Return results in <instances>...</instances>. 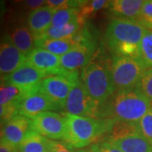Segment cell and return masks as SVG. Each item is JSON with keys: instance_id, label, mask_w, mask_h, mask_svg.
Wrapping results in <instances>:
<instances>
[{"instance_id": "1", "label": "cell", "mask_w": 152, "mask_h": 152, "mask_svg": "<svg viewBox=\"0 0 152 152\" xmlns=\"http://www.w3.org/2000/svg\"><path fill=\"white\" fill-rule=\"evenodd\" d=\"M80 80L89 96L99 106L106 103L116 92L112 62L101 50L82 69Z\"/></svg>"}, {"instance_id": "2", "label": "cell", "mask_w": 152, "mask_h": 152, "mask_svg": "<svg viewBox=\"0 0 152 152\" xmlns=\"http://www.w3.org/2000/svg\"><path fill=\"white\" fill-rule=\"evenodd\" d=\"M151 107V102L136 89L116 91L106 103L101 106V118L136 124Z\"/></svg>"}, {"instance_id": "3", "label": "cell", "mask_w": 152, "mask_h": 152, "mask_svg": "<svg viewBox=\"0 0 152 152\" xmlns=\"http://www.w3.org/2000/svg\"><path fill=\"white\" fill-rule=\"evenodd\" d=\"M65 121V134L64 141L74 149H81L92 145L105 134H109L117 121L95 118L64 113Z\"/></svg>"}, {"instance_id": "4", "label": "cell", "mask_w": 152, "mask_h": 152, "mask_svg": "<svg viewBox=\"0 0 152 152\" xmlns=\"http://www.w3.org/2000/svg\"><path fill=\"white\" fill-rule=\"evenodd\" d=\"M145 31L137 20L113 18L108 23L105 39L113 55L137 58Z\"/></svg>"}, {"instance_id": "5", "label": "cell", "mask_w": 152, "mask_h": 152, "mask_svg": "<svg viewBox=\"0 0 152 152\" xmlns=\"http://www.w3.org/2000/svg\"><path fill=\"white\" fill-rule=\"evenodd\" d=\"M145 70L137 58L113 55L112 72L117 91L135 89Z\"/></svg>"}, {"instance_id": "6", "label": "cell", "mask_w": 152, "mask_h": 152, "mask_svg": "<svg viewBox=\"0 0 152 152\" xmlns=\"http://www.w3.org/2000/svg\"><path fill=\"white\" fill-rule=\"evenodd\" d=\"M136 124L117 122L107 141L123 152H152V145L139 134Z\"/></svg>"}, {"instance_id": "7", "label": "cell", "mask_w": 152, "mask_h": 152, "mask_svg": "<svg viewBox=\"0 0 152 152\" xmlns=\"http://www.w3.org/2000/svg\"><path fill=\"white\" fill-rule=\"evenodd\" d=\"M64 110L67 113L75 116L101 118V106L96 103L89 96L80 77L76 79Z\"/></svg>"}, {"instance_id": "8", "label": "cell", "mask_w": 152, "mask_h": 152, "mask_svg": "<svg viewBox=\"0 0 152 152\" xmlns=\"http://www.w3.org/2000/svg\"><path fill=\"white\" fill-rule=\"evenodd\" d=\"M78 77H80L79 72L69 75L48 76L42 82L40 91L62 110L64 108L67 98Z\"/></svg>"}, {"instance_id": "9", "label": "cell", "mask_w": 152, "mask_h": 152, "mask_svg": "<svg viewBox=\"0 0 152 152\" xmlns=\"http://www.w3.org/2000/svg\"><path fill=\"white\" fill-rule=\"evenodd\" d=\"M46 77L43 73L26 63L10 75L4 76V80L7 84L19 88L26 97L41 91L42 82Z\"/></svg>"}, {"instance_id": "10", "label": "cell", "mask_w": 152, "mask_h": 152, "mask_svg": "<svg viewBox=\"0 0 152 152\" xmlns=\"http://www.w3.org/2000/svg\"><path fill=\"white\" fill-rule=\"evenodd\" d=\"M31 129L49 140H64L65 121L64 116L54 112H46L31 119Z\"/></svg>"}, {"instance_id": "11", "label": "cell", "mask_w": 152, "mask_h": 152, "mask_svg": "<svg viewBox=\"0 0 152 152\" xmlns=\"http://www.w3.org/2000/svg\"><path fill=\"white\" fill-rule=\"evenodd\" d=\"M96 42L78 44L67 53L60 57L62 69L67 74L76 73L83 69L96 53Z\"/></svg>"}, {"instance_id": "12", "label": "cell", "mask_w": 152, "mask_h": 152, "mask_svg": "<svg viewBox=\"0 0 152 152\" xmlns=\"http://www.w3.org/2000/svg\"><path fill=\"white\" fill-rule=\"evenodd\" d=\"M27 63L37 69L43 73L45 75H69L62 69L60 57L53 54L48 51L39 48H35L26 55Z\"/></svg>"}, {"instance_id": "13", "label": "cell", "mask_w": 152, "mask_h": 152, "mask_svg": "<svg viewBox=\"0 0 152 152\" xmlns=\"http://www.w3.org/2000/svg\"><path fill=\"white\" fill-rule=\"evenodd\" d=\"M31 120L21 115H17L3 125L0 142L8 145L18 148L31 130Z\"/></svg>"}, {"instance_id": "14", "label": "cell", "mask_w": 152, "mask_h": 152, "mask_svg": "<svg viewBox=\"0 0 152 152\" xmlns=\"http://www.w3.org/2000/svg\"><path fill=\"white\" fill-rule=\"evenodd\" d=\"M17 108L19 115H21L31 120L39 114L46 112L60 110L41 91L23 98L18 104Z\"/></svg>"}, {"instance_id": "15", "label": "cell", "mask_w": 152, "mask_h": 152, "mask_svg": "<svg viewBox=\"0 0 152 152\" xmlns=\"http://www.w3.org/2000/svg\"><path fill=\"white\" fill-rule=\"evenodd\" d=\"M27 63L26 56L23 54L5 38L0 41V74L8 75Z\"/></svg>"}, {"instance_id": "16", "label": "cell", "mask_w": 152, "mask_h": 152, "mask_svg": "<svg viewBox=\"0 0 152 152\" xmlns=\"http://www.w3.org/2000/svg\"><path fill=\"white\" fill-rule=\"evenodd\" d=\"M54 11V9L45 5L30 12L27 19L28 28L35 40L41 37L51 27Z\"/></svg>"}, {"instance_id": "17", "label": "cell", "mask_w": 152, "mask_h": 152, "mask_svg": "<svg viewBox=\"0 0 152 152\" xmlns=\"http://www.w3.org/2000/svg\"><path fill=\"white\" fill-rule=\"evenodd\" d=\"M144 3V0L110 1L108 12L116 18L137 20L140 15Z\"/></svg>"}, {"instance_id": "18", "label": "cell", "mask_w": 152, "mask_h": 152, "mask_svg": "<svg viewBox=\"0 0 152 152\" xmlns=\"http://www.w3.org/2000/svg\"><path fill=\"white\" fill-rule=\"evenodd\" d=\"M6 38L26 56L36 47L32 33L27 26H18L13 28Z\"/></svg>"}, {"instance_id": "19", "label": "cell", "mask_w": 152, "mask_h": 152, "mask_svg": "<svg viewBox=\"0 0 152 152\" xmlns=\"http://www.w3.org/2000/svg\"><path fill=\"white\" fill-rule=\"evenodd\" d=\"M54 143L31 129L18 147V152H51Z\"/></svg>"}, {"instance_id": "20", "label": "cell", "mask_w": 152, "mask_h": 152, "mask_svg": "<svg viewBox=\"0 0 152 152\" xmlns=\"http://www.w3.org/2000/svg\"><path fill=\"white\" fill-rule=\"evenodd\" d=\"M36 47L52 53L53 54L62 57L69 50L80 44L76 34L70 38L64 39H41L35 41Z\"/></svg>"}, {"instance_id": "21", "label": "cell", "mask_w": 152, "mask_h": 152, "mask_svg": "<svg viewBox=\"0 0 152 152\" xmlns=\"http://www.w3.org/2000/svg\"><path fill=\"white\" fill-rule=\"evenodd\" d=\"M85 21L80 17L70 23L64 25L60 27H51L44 33L43 35L37 40L41 39H64L74 37L76 33L79 32L80 28L83 26ZM36 41V40H35Z\"/></svg>"}, {"instance_id": "22", "label": "cell", "mask_w": 152, "mask_h": 152, "mask_svg": "<svg viewBox=\"0 0 152 152\" xmlns=\"http://www.w3.org/2000/svg\"><path fill=\"white\" fill-rule=\"evenodd\" d=\"M137 58L146 69H152V31L146 30L140 45Z\"/></svg>"}, {"instance_id": "23", "label": "cell", "mask_w": 152, "mask_h": 152, "mask_svg": "<svg viewBox=\"0 0 152 152\" xmlns=\"http://www.w3.org/2000/svg\"><path fill=\"white\" fill-rule=\"evenodd\" d=\"M24 97V94L16 86L7 83L0 86V104L15 105L18 107V104Z\"/></svg>"}, {"instance_id": "24", "label": "cell", "mask_w": 152, "mask_h": 152, "mask_svg": "<svg viewBox=\"0 0 152 152\" xmlns=\"http://www.w3.org/2000/svg\"><path fill=\"white\" fill-rule=\"evenodd\" d=\"M79 14H80V9L78 8L56 10L53 16L51 26L60 27L64 25H67L76 19H78Z\"/></svg>"}, {"instance_id": "25", "label": "cell", "mask_w": 152, "mask_h": 152, "mask_svg": "<svg viewBox=\"0 0 152 152\" xmlns=\"http://www.w3.org/2000/svg\"><path fill=\"white\" fill-rule=\"evenodd\" d=\"M110 1L107 0H91V1H82L80 7V14L79 17L86 20L88 17L95 15L99 10L108 8Z\"/></svg>"}, {"instance_id": "26", "label": "cell", "mask_w": 152, "mask_h": 152, "mask_svg": "<svg viewBox=\"0 0 152 152\" xmlns=\"http://www.w3.org/2000/svg\"><path fill=\"white\" fill-rule=\"evenodd\" d=\"M136 125L139 134L152 145V107Z\"/></svg>"}, {"instance_id": "27", "label": "cell", "mask_w": 152, "mask_h": 152, "mask_svg": "<svg viewBox=\"0 0 152 152\" xmlns=\"http://www.w3.org/2000/svg\"><path fill=\"white\" fill-rule=\"evenodd\" d=\"M135 89L143 94L152 103V69L145 71Z\"/></svg>"}, {"instance_id": "28", "label": "cell", "mask_w": 152, "mask_h": 152, "mask_svg": "<svg viewBox=\"0 0 152 152\" xmlns=\"http://www.w3.org/2000/svg\"><path fill=\"white\" fill-rule=\"evenodd\" d=\"M137 21L146 30L152 31V0H145Z\"/></svg>"}, {"instance_id": "29", "label": "cell", "mask_w": 152, "mask_h": 152, "mask_svg": "<svg viewBox=\"0 0 152 152\" xmlns=\"http://www.w3.org/2000/svg\"><path fill=\"white\" fill-rule=\"evenodd\" d=\"M82 1L75 0H48L46 1V5L56 10H64L69 8L80 9Z\"/></svg>"}, {"instance_id": "30", "label": "cell", "mask_w": 152, "mask_h": 152, "mask_svg": "<svg viewBox=\"0 0 152 152\" xmlns=\"http://www.w3.org/2000/svg\"><path fill=\"white\" fill-rule=\"evenodd\" d=\"M17 115H18L17 106L0 104V124H4Z\"/></svg>"}, {"instance_id": "31", "label": "cell", "mask_w": 152, "mask_h": 152, "mask_svg": "<svg viewBox=\"0 0 152 152\" xmlns=\"http://www.w3.org/2000/svg\"><path fill=\"white\" fill-rule=\"evenodd\" d=\"M51 152H80V151H76L75 149L68 145L66 143L55 141Z\"/></svg>"}, {"instance_id": "32", "label": "cell", "mask_w": 152, "mask_h": 152, "mask_svg": "<svg viewBox=\"0 0 152 152\" xmlns=\"http://www.w3.org/2000/svg\"><path fill=\"white\" fill-rule=\"evenodd\" d=\"M23 5L25 6L27 10H36L39 8L43 7L44 4H46V1L44 0H27L23 2Z\"/></svg>"}, {"instance_id": "33", "label": "cell", "mask_w": 152, "mask_h": 152, "mask_svg": "<svg viewBox=\"0 0 152 152\" xmlns=\"http://www.w3.org/2000/svg\"><path fill=\"white\" fill-rule=\"evenodd\" d=\"M99 145H100V147H101L102 152H123L118 147L115 146L113 144L107 141V140L99 143Z\"/></svg>"}, {"instance_id": "34", "label": "cell", "mask_w": 152, "mask_h": 152, "mask_svg": "<svg viewBox=\"0 0 152 152\" xmlns=\"http://www.w3.org/2000/svg\"><path fill=\"white\" fill-rule=\"evenodd\" d=\"M0 152H18V148L10 146L0 142Z\"/></svg>"}, {"instance_id": "35", "label": "cell", "mask_w": 152, "mask_h": 152, "mask_svg": "<svg viewBox=\"0 0 152 152\" xmlns=\"http://www.w3.org/2000/svg\"><path fill=\"white\" fill-rule=\"evenodd\" d=\"M80 152H102L99 144H94L92 145H90L88 148L80 151Z\"/></svg>"}, {"instance_id": "36", "label": "cell", "mask_w": 152, "mask_h": 152, "mask_svg": "<svg viewBox=\"0 0 152 152\" xmlns=\"http://www.w3.org/2000/svg\"><path fill=\"white\" fill-rule=\"evenodd\" d=\"M5 83V80H4V75L0 74V86H2L3 84Z\"/></svg>"}, {"instance_id": "37", "label": "cell", "mask_w": 152, "mask_h": 152, "mask_svg": "<svg viewBox=\"0 0 152 152\" xmlns=\"http://www.w3.org/2000/svg\"><path fill=\"white\" fill-rule=\"evenodd\" d=\"M3 125L4 124H0V139L2 137V131H3Z\"/></svg>"}]
</instances>
